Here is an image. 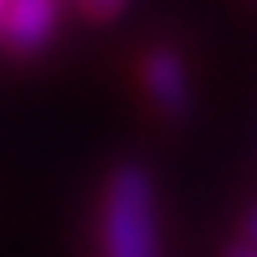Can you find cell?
<instances>
[{"mask_svg":"<svg viewBox=\"0 0 257 257\" xmlns=\"http://www.w3.org/2000/svg\"><path fill=\"white\" fill-rule=\"evenodd\" d=\"M159 189L142 163H120L99 202V257H159Z\"/></svg>","mask_w":257,"mask_h":257,"instance_id":"cell-1","label":"cell"},{"mask_svg":"<svg viewBox=\"0 0 257 257\" xmlns=\"http://www.w3.org/2000/svg\"><path fill=\"white\" fill-rule=\"evenodd\" d=\"M138 86L146 94L150 111L167 124H184L197 107V90H193V73L184 56L172 43H150L138 56Z\"/></svg>","mask_w":257,"mask_h":257,"instance_id":"cell-2","label":"cell"},{"mask_svg":"<svg viewBox=\"0 0 257 257\" xmlns=\"http://www.w3.org/2000/svg\"><path fill=\"white\" fill-rule=\"evenodd\" d=\"M60 18H64L60 0H9L0 13V47L18 60H30L56 43Z\"/></svg>","mask_w":257,"mask_h":257,"instance_id":"cell-3","label":"cell"},{"mask_svg":"<svg viewBox=\"0 0 257 257\" xmlns=\"http://www.w3.org/2000/svg\"><path fill=\"white\" fill-rule=\"evenodd\" d=\"M128 0H82V9H86V18H94V22H107V18H116L120 9H124Z\"/></svg>","mask_w":257,"mask_h":257,"instance_id":"cell-4","label":"cell"},{"mask_svg":"<svg viewBox=\"0 0 257 257\" xmlns=\"http://www.w3.org/2000/svg\"><path fill=\"white\" fill-rule=\"evenodd\" d=\"M240 240L257 248V206H253V210L244 214V219H240Z\"/></svg>","mask_w":257,"mask_h":257,"instance_id":"cell-5","label":"cell"},{"mask_svg":"<svg viewBox=\"0 0 257 257\" xmlns=\"http://www.w3.org/2000/svg\"><path fill=\"white\" fill-rule=\"evenodd\" d=\"M223 257H257V248L244 244V240H236V244H227V253H223Z\"/></svg>","mask_w":257,"mask_h":257,"instance_id":"cell-6","label":"cell"}]
</instances>
